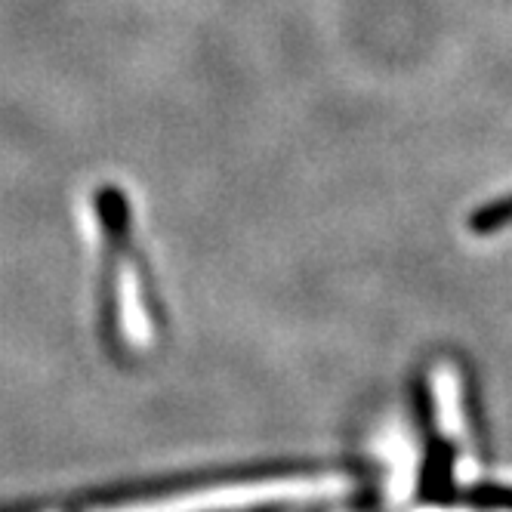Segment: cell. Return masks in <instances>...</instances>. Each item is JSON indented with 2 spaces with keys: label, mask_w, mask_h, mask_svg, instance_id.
<instances>
[{
  "label": "cell",
  "mask_w": 512,
  "mask_h": 512,
  "mask_svg": "<svg viewBox=\"0 0 512 512\" xmlns=\"http://www.w3.org/2000/svg\"><path fill=\"white\" fill-rule=\"evenodd\" d=\"M460 503L466 506H475V509H497V512H512V488L506 485H494V482H485V485H472L466 491L457 494Z\"/></svg>",
  "instance_id": "cell-1"
},
{
  "label": "cell",
  "mask_w": 512,
  "mask_h": 512,
  "mask_svg": "<svg viewBox=\"0 0 512 512\" xmlns=\"http://www.w3.org/2000/svg\"><path fill=\"white\" fill-rule=\"evenodd\" d=\"M506 226H512V195L482 207L472 216V232H479V235H491V232H500Z\"/></svg>",
  "instance_id": "cell-2"
}]
</instances>
